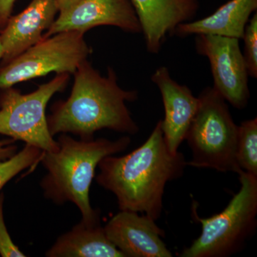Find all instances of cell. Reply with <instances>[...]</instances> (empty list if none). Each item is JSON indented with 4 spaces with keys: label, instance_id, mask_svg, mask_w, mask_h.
<instances>
[{
    "label": "cell",
    "instance_id": "ac0fdd59",
    "mask_svg": "<svg viewBox=\"0 0 257 257\" xmlns=\"http://www.w3.org/2000/svg\"><path fill=\"white\" fill-rule=\"evenodd\" d=\"M242 39L244 41V58L248 76L257 77V14L246 24Z\"/></svg>",
    "mask_w": 257,
    "mask_h": 257
},
{
    "label": "cell",
    "instance_id": "277c9868",
    "mask_svg": "<svg viewBox=\"0 0 257 257\" xmlns=\"http://www.w3.org/2000/svg\"><path fill=\"white\" fill-rule=\"evenodd\" d=\"M199 106L186 135L192 153L187 165L221 172H242L236 161L238 126L226 101L214 87L199 96Z\"/></svg>",
    "mask_w": 257,
    "mask_h": 257
},
{
    "label": "cell",
    "instance_id": "5bb4252c",
    "mask_svg": "<svg viewBox=\"0 0 257 257\" xmlns=\"http://www.w3.org/2000/svg\"><path fill=\"white\" fill-rule=\"evenodd\" d=\"M256 9L257 0H230L207 18L179 24L172 35H212L240 40L250 17Z\"/></svg>",
    "mask_w": 257,
    "mask_h": 257
},
{
    "label": "cell",
    "instance_id": "e0dca14e",
    "mask_svg": "<svg viewBox=\"0 0 257 257\" xmlns=\"http://www.w3.org/2000/svg\"><path fill=\"white\" fill-rule=\"evenodd\" d=\"M43 151L38 147L26 145L21 151L8 160L0 161V191L5 184L29 167L40 162Z\"/></svg>",
    "mask_w": 257,
    "mask_h": 257
},
{
    "label": "cell",
    "instance_id": "603a6c76",
    "mask_svg": "<svg viewBox=\"0 0 257 257\" xmlns=\"http://www.w3.org/2000/svg\"><path fill=\"white\" fill-rule=\"evenodd\" d=\"M3 49L2 47L1 42H0V59L3 58Z\"/></svg>",
    "mask_w": 257,
    "mask_h": 257
},
{
    "label": "cell",
    "instance_id": "7a4b0ae2",
    "mask_svg": "<svg viewBox=\"0 0 257 257\" xmlns=\"http://www.w3.org/2000/svg\"><path fill=\"white\" fill-rule=\"evenodd\" d=\"M72 92L65 101L56 102L47 116L49 131L72 133L81 140H92L96 131L108 128L135 135L139 127L126 107V101L138 99L136 91L121 89L114 71L109 68L106 77L92 67L87 60L74 73Z\"/></svg>",
    "mask_w": 257,
    "mask_h": 257
},
{
    "label": "cell",
    "instance_id": "5b68a950",
    "mask_svg": "<svg viewBox=\"0 0 257 257\" xmlns=\"http://www.w3.org/2000/svg\"><path fill=\"white\" fill-rule=\"evenodd\" d=\"M239 176V192L219 214L204 219L193 207L194 219L202 224V233L179 256L225 257L242 248L256 226L257 176L244 171Z\"/></svg>",
    "mask_w": 257,
    "mask_h": 257
},
{
    "label": "cell",
    "instance_id": "2e32d148",
    "mask_svg": "<svg viewBox=\"0 0 257 257\" xmlns=\"http://www.w3.org/2000/svg\"><path fill=\"white\" fill-rule=\"evenodd\" d=\"M236 161L241 170L257 176V119L238 126Z\"/></svg>",
    "mask_w": 257,
    "mask_h": 257
},
{
    "label": "cell",
    "instance_id": "7402d4cb",
    "mask_svg": "<svg viewBox=\"0 0 257 257\" xmlns=\"http://www.w3.org/2000/svg\"><path fill=\"white\" fill-rule=\"evenodd\" d=\"M55 1L59 13H60L72 8L76 3H78L79 0H55Z\"/></svg>",
    "mask_w": 257,
    "mask_h": 257
},
{
    "label": "cell",
    "instance_id": "ffe728a7",
    "mask_svg": "<svg viewBox=\"0 0 257 257\" xmlns=\"http://www.w3.org/2000/svg\"><path fill=\"white\" fill-rule=\"evenodd\" d=\"M15 143V140L12 138L0 140V161L8 160L17 153L18 147Z\"/></svg>",
    "mask_w": 257,
    "mask_h": 257
},
{
    "label": "cell",
    "instance_id": "4fadbf2b",
    "mask_svg": "<svg viewBox=\"0 0 257 257\" xmlns=\"http://www.w3.org/2000/svg\"><path fill=\"white\" fill-rule=\"evenodd\" d=\"M145 36L147 50L157 54L167 34L194 18L197 0H131Z\"/></svg>",
    "mask_w": 257,
    "mask_h": 257
},
{
    "label": "cell",
    "instance_id": "7c38bea8",
    "mask_svg": "<svg viewBox=\"0 0 257 257\" xmlns=\"http://www.w3.org/2000/svg\"><path fill=\"white\" fill-rule=\"evenodd\" d=\"M58 12L55 0H32L21 13L10 17L0 31L3 65L42 40Z\"/></svg>",
    "mask_w": 257,
    "mask_h": 257
},
{
    "label": "cell",
    "instance_id": "52a82bcc",
    "mask_svg": "<svg viewBox=\"0 0 257 257\" xmlns=\"http://www.w3.org/2000/svg\"><path fill=\"white\" fill-rule=\"evenodd\" d=\"M84 33L67 31L42 38L0 68V89L51 72L74 74L90 55Z\"/></svg>",
    "mask_w": 257,
    "mask_h": 257
},
{
    "label": "cell",
    "instance_id": "44dd1931",
    "mask_svg": "<svg viewBox=\"0 0 257 257\" xmlns=\"http://www.w3.org/2000/svg\"><path fill=\"white\" fill-rule=\"evenodd\" d=\"M15 0H0V31L11 17Z\"/></svg>",
    "mask_w": 257,
    "mask_h": 257
},
{
    "label": "cell",
    "instance_id": "30bf717a",
    "mask_svg": "<svg viewBox=\"0 0 257 257\" xmlns=\"http://www.w3.org/2000/svg\"><path fill=\"white\" fill-rule=\"evenodd\" d=\"M108 239L128 257H172L162 241L165 231L147 215L121 211L104 227Z\"/></svg>",
    "mask_w": 257,
    "mask_h": 257
},
{
    "label": "cell",
    "instance_id": "9c48e42d",
    "mask_svg": "<svg viewBox=\"0 0 257 257\" xmlns=\"http://www.w3.org/2000/svg\"><path fill=\"white\" fill-rule=\"evenodd\" d=\"M109 25L131 33L142 32L138 15L128 0H79L60 13L43 38L60 32L88 30Z\"/></svg>",
    "mask_w": 257,
    "mask_h": 257
},
{
    "label": "cell",
    "instance_id": "6da1fadb",
    "mask_svg": "<svg viewBox=\"0 0 257 257\" xmlns=\"http://www.w3.org/2000/svg\"><path fill=\"white\" fill-rule=\"evenodd\" d=\"M187 166L183 154L169 150L160 121L142 146L124 156L103 158L96 181L116 196L120 210L141 212L157 221L166 184L183 175Z\"/></svg>",
    "mask_w": 257,
    "mask_h": 257
},
{
    "label": "cell",
    "instance_id": "8fae6325",
    "mask_svg": "<svg viewBox=\"0 0 257 257\" xmlns=\"http://www.w3.org/2000/svg\"><path fill=\"white\" fill-rule=\"evenodd\" d=\"M151 79L160 89L165 106V119L161 121L164 138L170 151L176 153L197 112L199 98L188 87L173 80L166 67L157 69Z\"/></svg>",
    "mask_w": 257,
    "mask_h": 257
},
{
    "label": "cell",
    "instance_id": "8992f818",
    "mask_svg": "<svg viewBox=\"0 0 257 257\" xmlns=\"http://www.w3.org/2000/svg\"><path fill=\"white\" fill-rule=\"evenodd\" d=\"M69 79V74H57L50 82L25 94L13 87L2 89L0 134L43 152L57 151L58 143L49 131L45 111L51 98L65 89Z\"/></svg>",
    "mask_w": 257,
    "mask_h": 257
},
{
    "label": "cell",
    "instance_id": "d6986e66",
    "mask_svg": "<svg viewBox=\"0 0 257 257\" xmlns=\"http://www.w3.org/2000/svg\"><path fill=\"white\" fill-rule=\"evenodd\" d=\"M4 196L0 194V255L3 257H24L26 255L20 251L10 237L3 216Z\"/></svg>",
    "mask_w": 257,
    "mask_h": 257
},
{
    "label": "cell",
    "instance_id": "9a60e30c",
    "mask_svg": "<svg viewBox=\"0 0 257 257\" xmlns=\"http://www.w3.org/2000/svg\"><path fill=\"white\" fill-rule=\"evenodd\" d=\"M47 257H126L108 239L99 224L81 221L57 239L47 251Z\"/></svg>",
    "mask_w": 257,
    "mask_h": 257
},
{
    "label": "cell",
    "instance_id": "3957f363",
    "mask_svg": "<svg viewBox=\"0 0 257 257\" xmlns=\"http://www.w3.org/2000/svg\"><path fill=\"white\" fill-rule=\"evenodd\" d=\"M130 143L127 136L115 141L103 138L78 141L61 134L58 150L43 152L40 160L47 171L41 182L45 197L57 204L74 203L83 222L99 224V214L91 207L89 195L96 168L103 158L124 151Z\"/></svg>",
    "mask_w": 257,
    "mask_h": 257
},
{
    "label": "cell",
    "instance_id": "ba28073f",
    "mask_svg": "<svg viewBox=\"0 0 257 257\" xmlns=\"http://www.w3.org/2000/svg\"><path fill=\"white\" fill-rule=\"evenodd\" d=\"M195 44L198 54L210 62L213 87L235 108H244L249 99L248 74L239 39L198 35Z\"/></svg>",
    "mask_w": 257,
    "mask_h": 257
}]
</instances>
